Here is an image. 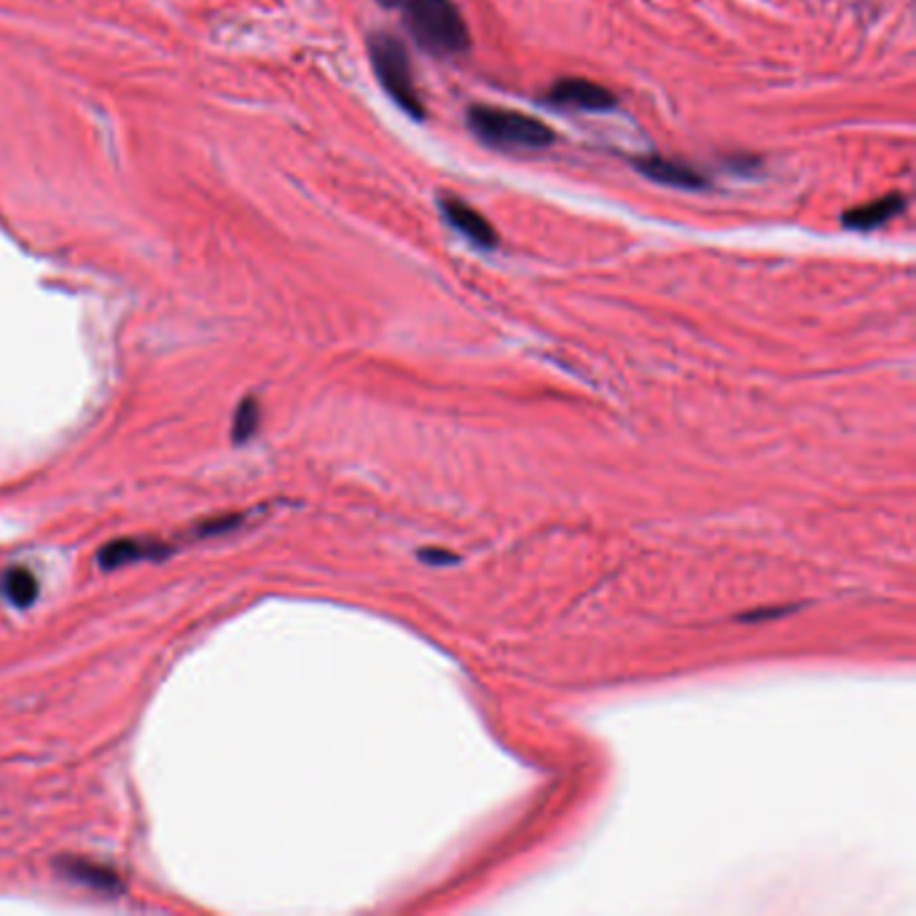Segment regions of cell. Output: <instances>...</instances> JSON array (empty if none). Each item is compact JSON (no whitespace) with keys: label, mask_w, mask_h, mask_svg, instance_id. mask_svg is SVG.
I'll list each match as a JSON object with an SVG mask.
<instances>
[{"label":"cell","mask_w":916,"mask_h":916,"mask_svg":"<svg viewBox=\"0 0 916 916\" xmlns=\"http://www.w3.org/2000/svg\"><path fill=\"white\" fill-rule=\"evenodd\" d=\"M0 588H3L9 603H14L16 608H27L38 597V579L27 568H11L3 573Z\"/></svg>","instance_id":"8"},{"label":"cell","mask_w":916,"mask_h":916,"mask_svg":"<svg viewBox=\"0 0 916 916\" xmlns=\"http://www.w3.org/2000/svg\"><path fill=\"white\" fill-rule=\"evenodd\" d=\"M368 57H371L374 73L388 92V98L409 116L425 118V103L416 94V83L412 73V59H409L407 46L390 33H374L368 38Z\"/></svg>","instance_id":"3"},{"label":"cell","mask_w":916,"mask_h":916,"mask_svg":"<svg viewBox=\"0 0 916 916\" xmlns=\"http://www.w3.org/2000/svg\"><path fill=\"white\" fill-rule=\"evenodd\" d=\"M634 167L651 181L662 183V186L672 188H686V192H696V188L707 186L705 172H699L696 167L688 162H680V159L662 157V153H651V157H638L634 159Z\"/></svg>","instance_id":"6"},{"label":"cell","mask_w":916,"mask_h":916,"mask_svg":"<svg viewBox=\"0 0 916 916\" xmlns=\"http://www.w3.org/2000/svg\"><path fill=\"white\" fill-rule=\"evenodd\" d=\"M416 44L436 57L468 51L471 33L455 0H396Z\"/></svg>","instance_id":"1"},{"label":"cell","mask_w":916,"mask_h":916,"mask_svg":"<svg viewBox=\"0 0 916 916\" xmlns=\"http://www.w3.org/2000/svg\"><path fill=\"white\" fill-rule=\"evenodd\" d=\"M438 207H442L446 224L455 231H460L468 242H473L476 248L481 250H495L497 248V231L495 226L486 221L479 210H473L471 205H466L457 196H442L438 199Z\"/></svg>","instance_id":"5"},{"label":"cell","mask_w":916,"mask_h":916,"mask_svg":"<svg viewBox=\"0 0 916 916\" xmlns=\"http://www.w3.org/2000/svg\"><path fill=\"white\" fill-rule=\"evenodd\" d=\"M903 210H906V196L888 194V196H882V199L866 202V205H858V207H852V210L844 213V226H847V229L871 231V229H879V226L890 224L892 218L901 216Z\"/></svg>","instance_id":"7"},{"label":"cell","mask_w":916,"mask_h":916,"mask_svg":"<svg viewBox=\"0 0 916 916\" xmlns=\"http://www.w3.org/2000/svg\"><path fill=\"white\" fill-rule=\"evenodd\" d=\"M546 103L568 111H610L618 105V98L608 87L588 79H562L546 92Z\"/></svg>","instance_id":"4"},{"label":"cell","mask_w":916,"mask_h":916,"mask_svg":"<svg viewBox=\"0 0 916 916\" xmlns=\"http://www.w3.org/2000/svg\"><path fill=\"white\" fill-rule=\"evenodd\" d=\"M468 124L481 140L505 151H540L557 140L554 129L540 118L500 105H473L468 111Z\"/></svg>","instance_id":"2"},{"label":"cell","mask_w":916,"mask_h":916,"mask_svg":"<svg viewBox=\"0 0 916 916\" xmlns=\"http://www.w3.org/2000/svg\"><path fill=\"white\" fill-rule=\"evenodd\" d=\"M255 416H259V409H255L253 401H248L245 407L240 409V414H237V438H245L250 431H253L255 425Z\"/></svg>","instance_id":"9"}]
</instances>
